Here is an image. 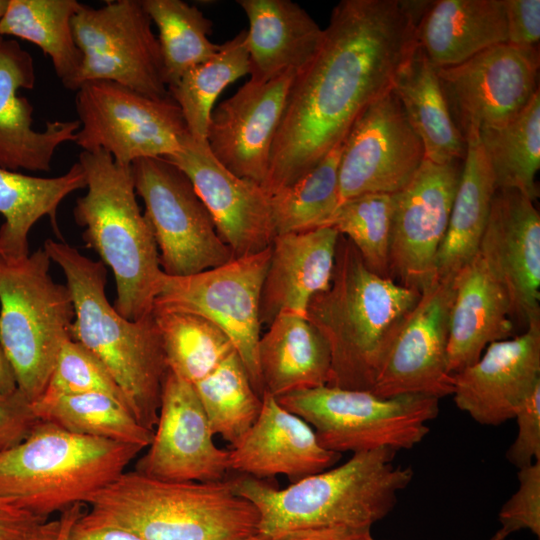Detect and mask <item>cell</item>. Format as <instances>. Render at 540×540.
I'll return each mask as SVG.
<instances>
[{
  "label": "cell",
  "instance_id": "obj_1",
  "mask_svg": "<svg viewBox=\"0 0 540 540\" xmlns=\"http://www.w3.org/2000/svg\"><path fill=\"white\" fill-rule=\"evenodd\" d=\"M428 1L342 0L321 45L290 87L262 185L288 187L342 142L371 103L392 90L417 48L415 30Z\"/></svg>",
  "mask_w": 540,
  "mask_h": 540
},
{
  "label": "cell",
  "instance_id": "obj_2",
  "mask_svg": "<svg viewBox=\"0 0 540 540\" xmlns=\"http://www.w3.org/2000/svg\"><path fill=\"white\" fill-rule=\"evenodd\" d=\"M419 296L371 271L340 235L330 285L311 299L306 313L329 347L327 386L370 391Z\"/></svg>",
  "mask_w": 540,
  "mask_h": 540
},
{
  "label": "cell",
  "instance_id": "obj_3",
  "mask_svg": "<svg viewBox=\"0 0 540 540\" xmlns=\"http://www.w3.org/2000/svg\"><path fill=\"white\" fill-rule=\"evenodd\" d=\"M396 453L389 448L354 453L345 463L283 489L243 474L231 481L258 511L254 540L307 528H371L392 511L399 492L412 481L411 467L394 464Z\"/></svg>",
  "mask_w": 540,
  "mask_h": 540
},
{
  "label": "cell",
  "instance_id": "obj_4",
  "mask_svg": "<svg viewBox=\"0 0 540 540\" xmlns=\"http://www.w3.org/2000/svg\"><path fill=\"white\" fill-rule=\"evenodd\" d=\"M43 249L65 275L74 305L72 340L106 367L137 421L154 431L168 371L161 335L152 313L122 317L105 294L106 266L63 242L47 239Z\"/></svg>",
  "mask_w": 540,
  "mask_h": 540
},
{
  "label": "cell",
  "instance_id": "obj_5",
  "mask_svg": "<svg viewBox=\"0 0 540 540\" xmlns=\"http://www.w3.org/2000/svg\"><path fill=\"white\" fill-rule=\"evenodd\" d=\"M78 162L87 192L76 200L74 220L84 228L86 247L113 272L115 310L139 320L153 311L163 271L152 229L136 199L131 166L117 164L103 150L81 151Z\"/></svg>",
  "mask_w": 540,
  "mask_h": 540
},
{
  "label": "cell",
  "instance_id": "obj_6",
  "mask_svg": "<svg viewBox=\"0 0 540 540\" xmlns=\"http://www.w3.org/2000/svg\"><path fill=\"white\" fill-rule=\"evenodd\" d=\"M85 504L144 540H254L258 531V511L231 479L177 482L125 471Z\"/></svg>",
  "mask_w": 540,
  "mask_h": 540
},
{
  "label": "cell",
  "instance_id": "obj_7",
  "mask_svg": "<svg viewBox=\"0 0 540 540\" xmlns=\"http://www.w3.org/2000/svg\"><path fill=\"white\" fill-rule=\"evenodd\" d=\"M142 447L38 420L0 454V497L42 518L83 503L117 479Z\"/></svg>",
  "mask_w": 540,
  "mask_h": 540
},
{
  "label": "cell",
  "instance_id": "obj_8",
  "mask_svg": "<svg viewBox=\"0 0 540 540\" xmlns=\"http://www.w3.org/2000/svg\"><path fill=\"white\" fill-rule=\"evenodd\" d=\"M50 263L43 248L21 258L0 256V345L17 388L31 403L72 339L75 318L70 290L51 277Z\"/></svg>",
  "mask_w": 540,
  "mask_h": 540
},
{
  "label": "cell",
  "instance_id": "obj_9",
  "mask_svg": "<svg viewBox=\"0 0 540 540\" xmlns=\"http://www.w3.org/2000/svg\"><path fill=\"white\" fill-rule=\"evenodd\" d=\"M277 401L306 421L320 445L332 452L411 449L429 433L439 399L423 395L379 397L366 390L321 386L279 396Z\"/></svg>",
  "mask_w": 540,
  "mask_h": 540
},
{
  "label": "cell",
  "instance_id": "obj_10",
  "mask_svg": "<svg viewBox=\"0 0 540 540\" xmlns=\"http://www.w3.org/2000/svg\"><path fill=\"white\" fill-rule=\"evenodd\" d=\"M75 107L80 128L74 143L82 151L103 150L121 166L170 157L189 135L171 96L154 99L111 81L83 83Z\"/></svg>",
  "mask_w": 540,
  "mask_h": 540
},
{
  "label": "cell",
  "instance_id": "obj_11",
  "mask_svg": "<svg viewBox=\"0 0 540 540\" xmlns=\"http://www.w3.org/2000/svg\"><path fill=\"white\" fill-rule=\"evenodd\" d=\"M131 173L164 274L189 276L235 258L191 181L176 165L166 158H141L132 163Z\"/></svg>",
  "mask_w": 540,
  "mask_h": 540
},
{
  "label": "cell",
  "instance_id": "obj_12",
  "mask_svg": "<svg viewBox=\"0 0 540 540\" xmlns=\"http://www.w3.org/2000/svg\"><path fill=\"white\" fill-rule=\"evenodd\" d=\"M271 245L189 276L163 273L154 307L200 315L232 341L259 396L264 393L258 365L260 301Z\"/></svg>",
  "mask_w": 540,
  "mask_h": 540
},
{
  "label": "cell",
  "instance_id": "obj_13",
  "mask_svg": "<svg viewBox=\"0 0 540 540\" xmlns=\"http://www.w3.org/2000/svg\"><path fill=\"white\" fill-rule=\"evenodd\" d=\"M82 64L76 91L90 81H111L154 99L170 96L158 37L141 0L83 4L72 20Z\"/></svg>",
  "mask_w": 540,
  "mask_h": 540
},
{
  "label": "cell",
  "instance_id": "obj_14",
  "mask_svg": "<svg viewBox=\"0 0 540 540\" xmlns=\"http://www.w3.org/2000/svg\"><path fill=\"white\" fill-rule=\"evenodd\" d=\"M452 119L465 139L515 119L539 91L538 47L508 42L436 68Z\"/></svg>",
  "mask_w": 540,
  "mask_h": 540
},
{
  "label": "cell",
  "instance_id": "obj_15",
  "mask_svg": "<svg viewBox=\"0 0 540 540\" xmlns=\"http://www.w3.org/2000/svg\"><path fill=\"white\" fill-rule=\"evenodd\" d=\"M425 160L423 144L393 90L368 105L344 138L340 203L367 194H395Z\"/></svg>",
  "mask_w": 540,
  "mask_h": 540
},
{
  "label": "cell",
  "instance_id": "obj_16",
  "mask_svg": "<svg viewBox=\"0 0 540 540\" xmlns=\"http://www.w3.org/2000/svg\"><path fill=\"white\" fill-rule=\"evenodd\" d=\"M462 166L424 160L412 180L393 194L390 274L421 293L436 279L435 261L445 237Z\"/></svg>",
  "mask_w": 540,
  "mask_h": 540
},
{
  "label": "cell",
  "instance_id": "obj_17",
  "mask_svg": "<svg viewBox=\"0 0 540 540\" xmlns=\"http://www.w3.org/2000/svg\"><path fill=\"white\" fill-rule=\"evenodd\" d=\"M454 277H436L420 293L370 392L384 398L423 395L440 400L452 395L447 343Z\"/></svg>",
  "mask_w": 540,
  "mask_h": 540
},
{
  "label": "cell",
  "instance_id": "obj_18",
  "mask_svg": "<svg viewBox=\"0 0 540 540\" xmlns=\"http://www.w3.org/2000/svg\"><path fill=\"white\" fill-rule=\"evenodd\" d=\"M193 384L168 369L149 449L135 470L177 482L224 480L229 451L219 448Z\"/></svg>",
  "mask_w": 540,
  "mask_h": 540
},
{
  "label": "cell",
  "instance_id": "obj_19",
  "mask_svg": "<svg viewBox=\"0 0 540 540\" xmlns=\"http://www.w3.org/2000/svg\"><path fill=\"white\" fill-rule=\"evenodd\" d=\"M166 159L189 178L235 258L271 245L275 230L270 196L261 185L230 172L212 155L207 143L194 140L190 134L180 151Z\"/></svg>",
  "mask_w": 540,
  "mask_h": 540
},
{
  "label": "cell",
  "instance_id": "obj_20",
  "mask_svg": "<svg viewBox=\"0 0 540 540\" xmlns=\"http://www.w3.org/2000/svg\"><path fill=\"white\" fill-rule=\"evenodd\" d=\"M296 71L270 81L251 80L213 109L207 145L230 172L263 185L270 153Z\"/></svg>",
  "mask_w": 540,
  "mask_h": 540
},
{
  "label": "cell",
  "instance_id": "obj_21",
  "mask_svg": "<svg viewBox=\"0 0 540 540\" xmlns=\"http://www.w3.org/2000/svg\"><path fill=\"white\" fill-rule=\"evenodd\" d=\"M479 255L501 284L512 315L527 325L540 319V215L513 189H497Z\"/></svg>",
  "mask_w": 540,
  "mask_h": 540
},
{
  "label": "cell",
  "instance_id": "obj_22",
  "mask_svg": "<svg viewBox=\"0 0 540 540\" xmlns=\"http://www.w3.org/2000/svg\"><path fill=\"white\" fill-rule=\"evenodd\" d=\"M540 384V319L512 339L491 343L473 364L453 374V400L478 424L498 426Z\"/></svg>",
  "mask_w": 540,
  "mask_h": 540
},
{
  "label": "cell",
  "instance_id": "obj_23",
  "mask_svg": "<svg viewBox=\"0 0 540 540\" xmlns=\"http://www.w3.org/2000/svg\"><path fill=\"white\" fill-rule=\"evenodd\" d=\"M33 57L16 40L0 36V167L12 171L48 172L55 151L74 142L78 120L49 121L42 131L32 128L33 106L18 94L33 89Z\"/></svg>",
  "mask_w": 540,
  "mask_h": 540
},
{
  "label": "cell",
  "instance_id": "obj_24",
  "mask_svg": "<svg viewBox=\"0 0 540 540\" xmlns=\"http://www.w3.org/2000/svg\"><path fill=\"white\" fill-rule=\"evenodd\" d=\"M228 451L230 471L259 480L284 475L292 483L331 468L341 457L323 448L313 428L267 392L257 420Z\"/></svg>",
  "mask_w": 540,
  "mask_h": 540
},
{
  "label": "cell",
  "instance_id": "obj_25",
  "mask_svg": "<svg viewBox=\"0 0 540 540\" xmlns=\"http://www.w3.org/2000/svg\"><path fill=\"white\" fill-rule=\"evenodd\" d=\"M339 236L330 226L274 236L261 293V325L280 313L306 317L311 299L330 285Z\"/></svg>",
  "mask_w": 540,
  "mask_h": 540
},
{
  "label": "cell",
  "instance_id": "obj_26",
  "mask_svg": "<svg viewBox=\"0 0 540 540\" xmlns=\"http://www.w3.org/2000/svg\"><path fill=\"white\" fill-rule=\"evenodd\" d=\"M508 296L477 254L454 277L447 361L453 375L476 362L484 350L512 330Z\"/></svg>",
  "mask_w": 540,
  "mask_h": 540
},
{
  "label": "cell",
  "instance_id": "obj_27",
  "mask_svg": "<svg viewBox=\"0 0 540 540\" xmlns=\"http://www.w3.org/2000/svg\"><path fill=\"white\" fill-rule=\"evenodd\" d=\"M248 18L246 47L250 79L264 83L301 71L317 53L324 29L290 0H238Z\"/></svg>",
  "mask_w": 540,
  "mask_h": 540
},
{
  "label": "cell",
  "instance_id": "obj_28",
  "mask_svg": "<svg viewBox=\"0 0 540 540\" xmlns=\"http://www.w3.org/2000/svg\"><path fill=\"white\" fill-rule=\"evenodd\" d=\"M415 38L434 67L460 64L508 41L504 0L429 1Z\"/></svg>",
  "mask_w": 540,
  "mask_h": 540
},
{
  "label": "cell",
  "instance_id": "obj_29",
  "mask_svg": "<svg viewBox=\"0 0 540 540\" xmlns=\"http://www.w3.org/2000/svg\"><path fill=\"white\" fill-rule=\"evenodd\" d=\"M258 344L264 392L274 397L327 385L331 357L320 332L307 317L280 313Z\"/></svg>",
  "mask_w": 540,
  "mask_h": 540
},
{
  "label": "cell",
  "instance_id": "obj_30",
  "mask_svg": "<svg viewBox=\"0 0 540 540\" xmlns=\"http://www.w3.org/2000/svg\"><path fill=\"white\" fill-rule=\"evenodd\" d=\"M84 188L86 177L79 162L63 175L49 178L0 167V256L29 255L30 230L44 216L59 235V205L69 194Z\"/></svg>",
  "mask_w": 540,
  "mask_h": 540
},
{
  "label": "cell",
  "instance_id": "obj_31",
  "mask_svg": "<svg viewBox=\"0 0 540 540\" xmlns=\"http://www.w3.org/2000/svg\"><path fill=\"white\" fill-rule=\"evenodd\" d=\"M392 90L423 144L426 160L436 164L464 160L467 143L452 119L437 69L418 47Z\"/></svg>",
  "mask_w": 540,
  "mask_h": 540
},
{
  "label": "cell",
  "instance_id": "obj_32",
  "mask_svg": "<svg viewBox=\"0 0 540 540\" xmlns=\"http://www.w3.org/2000/svg\"><path fill=\"white\" fill-rule=\"evenodd\" d=\"M467 148L445 237L438 250L436 276H455L478 252L497 190L479 136Z\"/></svg>",
  "mask_w": 540,
  "mask_h": 540
},
{
  "label": "cell",
  "instance_id": "obj_33",
  "mask_svg": "<svg viewBox=\"0 0 540 540\" xmlns=\"http://www.w3.org/2000/svg\"><path fill=\"white\" fill-rule=\"evenodd\" d=\"M76 0H9L0 21V36H13L38 46L51 59L63 86L74 91L82 64L72 20L82 7Z\"/></svg>",
  "mask_w": 540,
  "mask_h": 540
},
{
  "label": "cell",
  "instance_id": "obj_34",
  "mask_svg": "<svg viewBox=\"0 0 540 540\" xmlns=\"http://www.w3.org/2000/svg\"><path fill=\"white\" fill-rule=\"evenodd\" d=\"M479 140L490 163L497 189L519 191L533 202L539 196L540 93L509 123L483 130Z\"/></svg>",
  "mask_w": 540,
  "mask_h": 540
},
{
  "label": "cell",
  "instance_id": "obj_35",
  "mask_svg": "<svg viewBox=\"0 0 540 540\" xmlns=\"http://www.w3.org/2000/svg\"><path fill=\"white\" fill-rule=\"evenodd\" d=\"M246 30L220 44L217 53L185 72L168 89L179 106L190 136L207 143V133L214 103L231 83L249 74Z\"/></svg>",
  "mask_w": 540,
  "mask_h": 540
},
{
  "label": "cell",
  "instance_id": "obj_36",
  "mask_svg": "<svg viewBox=\"0 0 540 540\" xmlns=\"http://www.w3.org/2000/svg\"><path fill=\"white\" fill-rule=\"evenodd\" d=\"M153 315L168 369L191 384L236 351L230 338L200 315L157 307Z\"/></svg>",
  "mask_w": 540,
  "mask_h": 540
},
{
  "label": "cell",
  "instance_id": "obj_37",
  "mask_svg": "<svg viewBox=\"0 0 540 540\" xmlns=\"http://www.w3.org/2000/svg\"><path fill=\"white\" fill-rule=\"evenodd\" d=\"M39 420L52 422L68 431L148 447L154 436L141 425L131 411L110 396L101 393L65 395L32 403Z\"/></svg>",
  "mask_w": 540,
  "mask_h": 540
},
{
  "label": "cell",
  "instance_id": "obj_38",
  "mask_svg": "<svg viewBox=\"0 0 540 540\" xmlns=\"http://www.w3.org/2000/svg\"><path fill=\"white\" fill-rule=\"evenodd\" d=\"M343 142L293 184L270 196L275 235L327 226L340 204L339 163Z\"/></svg>",
  "mask_w": 540,
  "mask_h": 540
},
{
  "label": "cell",
  "instance_id": "obj_39",
  "mask_svg": "<svg viewBox=\"0 0 540 540\" xmlns=\"http://www.w3.org/2000/svg\"><path fill=\"white\" fill-rule=\"evenodd\" d=\"M159 31L158 41L168 89L194 66L214 56L220 45L210 41L212 21L182 0H141Z\"/></svg>",
  "mask_w": 540,
  "mask_h": 540
},
{
  "label": "cell",
  "instance_id": "obj_40",
  "mask_svg": "<svg viewBox=\"0 0 540 540\" xmlns=\"http://www.w3.org/2000/svg\"><path fill=\"white\" fill-rule=\"evenodd\" d=\"M214 435L234 445L255 423L262 397L236 351L193 384Z\"/></svg>",
  "mask_w": 540,
  "mask_h": 540
},
{
  "label": "cell",
  "instance_id": "obj_41",
  "mask_svg": "<svg viewBox=\"0 0 540 540\" xmlns=\"http://www.w3.org/2000/svg\"><path fill=\"white\" fill-rule=\"evenodd\" d=\"M393 211V194H362L342 201L327 226L333 227L353 244L371 271L391 278Z\"/></svg>",
  "mask_w": 540,
  "mask_h": 540
},
{
  "label": "cell",
  "instance_id": "obj_42",
  "mask_svg": "<svg viewBox=\"0 0 540 540\" xmlns=\"http://www.w3.org/2000/svg\"><path fill=\"white\" fill-rule=\"evenodd\" d=\"M85 393L105 394L129 409L122 390L106 367L83 345L70 339L64 343L38 400Z\"/></svg>",
  "mask_w": 540,
  "mask_h": 540
},
{
  "label": "cell",
  "instance_id": "obj_43",
  "mask_svg": "<svg viewBox=\"0 0 540 540\" xmlns=\"http://www.w3.org/2000/svg\"><path fill=\"white\" fill-rule=\"evenodd\" d=\"M518 488L502 505L498 520L508 536L529 530L540 537V461L518 469Z\"/></svg>",
  "mask_w": 540,
  "mask_h": 540
},
{
  "label": "cell",
  "instance_id": "obj_44",
  "mask_svg": "<svg viewBox=\"0 0 540 540\" xmlns=\"http://www.w3.org/2000/svg\"><path fill=\"white\" fill-rule=\"evenodd\" d=\"M517 435L506 451V459L517 469L540 461V384L516 410Z\"/></svg>",
  "mask_w": 540,
  "mask_h": 540
},
{
  "label": "cell",
  "instance_id": "obj_45",
  "mask_svg": "<svg viewBox=\"0 0 540 540\" xmlns=\"http://www.w3.org/2000/svg\"><path fill=\"white\" fill-rule=\"evenodd\" d=\"M60 525L0 497V540H56Z\"/></svg>",
  "mask_w": 540,
  "mask_h": 540
},
{
  "label": "cell",
  "instance_id": "obj_46",
  "mask_svg": "<svg viewBox=\"0 0 540 540\" xmlns=\"http://www.w3.org/2000/svg\"><path fill=\"white\" fill-rule=\"evenodd\" d=\"M38 420L32 403L19 389L0 394V454L20 443Z\"/></svg>",
  "mask_w": 540,
  "mask_h": 540
},
{
  "label": "cell",
  "instance_id": "obj_47",
  "mask_svg": "<svg viewBox=\"0 0 540 540\" xmlns=\"http://www.w3.org/2000/svg\"><path fill=\"white\" fill-rule=\"evenodd\" d=\"M508 43L538 47L540 39V1L504 0Z\"/></svg>",
  "mask_w": 540,
  "mask_h": 540
},
{
  "label": "cell",
  "instance_id": "obj_48",
  "mask_svg": "<svg viewBox=\"0 0 540 540\" xmlns=\"http://www.w3.org/2000/svg\"><path fill=\"white\" fill-rule=\"evenodd\" d=\"M68 540H144L136 533L84 512L73 524Z\"/></svg>",
  "mask_w": 540,
  "mask_h": 540
},
{
  "label": "cell",
  "instance_id": "obj_49",
  "mask_svg": "<svg viewBox=\"0 0 540 540\" xmlns=\"http://www.w3.org/2000/svg\"><path fill=\"white\" fill-rule=\"evenodd\" d=\"M268 540H375L371 528L330 526L300 529Z\"/></svg>",
  "mask_w": 540,
  "mask_h": 540
},
{
  "label": "cell",
  "instance_id": "obj_50",
  "mask_svg": "<svg viewBox=\"0 0 540 540\" xmlns=\"http://www.w3.org/2000/svg\"><path fill=\"white\" fill-rule=\"evenodd\" d=\"M83 503L75 504L64 510L60 515V531L56 540H68L70 530L75 521L85 512Z\"/></svg>",
  "mask_w": 540,
  "mask_h": 540
},
{
  "label": "cell",
  "instance_id": "obj_51",
  "mask_svg": "<svg viewBox=\"0 0 540 540\" xmlns=\"http://www.w3.org/2000/svg\"><path fill=\"white\" fill-rule=\"evenodd\" d=\"M17 389L13 370L0 345V394H9Z\"/></svg>",
  "mask_w": 540,
  "mask_h": 540
},
{
  "label": "cell",
  "instance_id": "obj_52",
  "mask_svg": "<svg viewBox=\"0 0 540 540\" xmlns=\"http://www.w3.org/2000/svg\"><path fill=\"white\" fill-rule=\"evenodd\" d=\"M508 537L501 529H498L488 540H505Z\"/></svg>",
  "mask_w": 540,
  "mask_h": 540
},
{
  "label": "cell",
  "instance_id": "obj_53",
  "mask_svg": "<svg viewBox=\"0 0 540 540\" xmlns=\"http://www.w3.org/2000/svg\"><path fill=\"white\" fill-rule=\"evenodd\" d=\"M9 0H0V21L5 14Z\"/></svg>",
  "mask_w": 540,
  "mask_h": 540
}]
</instances>
